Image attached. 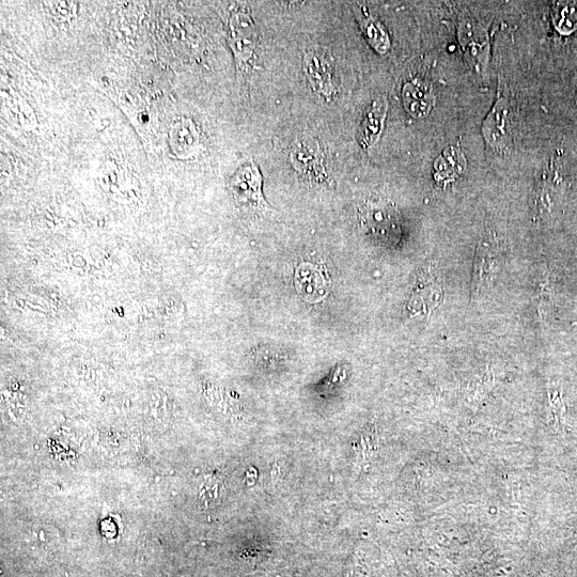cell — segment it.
<instances>
[{"label":"cell","instance_id":"2","mask_svg":"<svg viewBox=\"0 0 577 577\" xmlns=\"http://www.w3.org/2000/svg\"><path fill=\"white\" fill-rule=\"evenodd\" d=\"M458 36L469 64L478 71L485 67L490 51L486 29L475 21L465 20L460 23Z\"/></svg>","mask_w":577,"mask_h":577},{"label":"cell","instance_id":"12","mask_svg":"<svg viewBox=\"0 0 577 577\" xmlns=\"http://www.w3.org/2000/svg\"><path fill=\"white\" fill-rule=\"evenodd\" d=\"M497 260L488 244L480 245L475 262L473 290L477 293L485 288L495 275Z\"/></svg>","mask_w":577,"mask_h":577},{"label":"cell","instance_id":"14","mask_svg":"<svg viewBox=\"0 0 577 577\" xmlns=\"http://www.w3.org/2000/svg\"><path fill=\"white\" fill-rule=\"evenodd\" d=\"M197 143V134L191 122L181 121L171 130V145L178 154H187Z\"/></svg>","mask_w":577,"mask_h":577},{"label":"cell","instance_id":"10","mask_svg":"<svg viewBox=\"0 0 577 577\" xmlns=\"http://www.w3.org/2000/svg\"><path fill=\"white\" fill-rule=\"evenodd\" d=\"M463 152L458 147H449L440 155L433 165L434 180L441 184L455 181L466 168Z\"/></svg>","mask_w":577,"mask_h":577},{"label":"cell","instance_id":"9","mask_svg":"<svg viewBox=\"0 0 577 577\" xmlns=\"http://www.w3.org/2000/svg\"><path fill=\"white\" fill-rule=\"evenodd\" d=\"M402 102L405 111H407L411 117L423 119L432 111L436 99L430 85L415 80L404 85Z\"/></svg>","mask_w":577,"mask_h":577},{"label":"cell","instance_id":"5","mask_svg":"<svg viewBox=\"0 0 577 577\" xmlns=\"http://www.w3.org/2000/svg\"><path fill=\"white\" fill-rule=\"evenodd\" d=\"M257 33L254 21L248 14L238 12L229 22V43L240 62H247L254 55Z\"/></svg>","mask_w":577,"mask_h":577},{"label":"cell","instance_id":"7","mask_svg":"<svg viewBox=\"0 0 577 577\" xmlns=\"http://www.w3.org/2000/svg\"><path fill=\"white\" fill-rule=\"evenodd\" d=\"M304 70L311 87L320 96L331 100L336 95L335 72L331 62L323 55L307 53L304 58Z\"/></svg>","mask_w":577,"mask_h":577},{"label":"cell","instance_id":"8","mask_svg":"<svg viewBox=\"0 0 577 577\" xmlns=\"http://www.w3.org/2000/svg\"><path fill=\"white\" fill-rule=\"evenodd\" d=\"M388 102L384 96L374 100L358 129V143L366 151L370 150L379 142L384 129V122L387 115Z\"/></svg>","mask_w":577,"mask_h":577},{"label":"cell","instance_id":"3","mask_svg":"<svg viewBox=\"0 0 577 577\" xmlns=\"http://www.w3.org/2000/svg\"><path fill=\"white\" fill-rule=\"evenodd\" d=\"M510 129V106L507 100L502 98L496 102L483 122L482 134L491 148L504 151L511 144Z\"/></svg>","mask_w":577,"mask_h":577},{"label":"cell","instance_id":"6","mask_svg":"<svg viewBox=\"0 0 577 577\" xmlns=\"http://www.w3.org/2000/svg\"><path fill=\"white\" fill-rule=\"evenodd\" d=\"M291 163L295 170L314 182H322L326 177L323 164V154L313 139L304 138L295 144L291 155Z\"/></svg>","mask_w":577,"mask_h":577},{"label":"cell","instance_id":"13","mask_svg":"<svg viewBox=\"0 0 577 577\" xmlns=\"http://www.w3.org/2000/svg\"><path fill=\"white\" fill-rule=\"evenodd\" d=\"M553 23L559 34L569 36L577 30V3L556 2L552 10Z\"/></svg>","mask_w":577,"mask_h":577},{"label":"cell","instance_id":"11","mask_svg":"<svg viewBox=\"0 0 577 577\" xmlns=\"http://www.w3.org/2000/svg\"><path fill=\"white\" fill-rule=\"evenodd\" d=\"M356 18L360 21L364 36L369 44L379 54H386L391 48V40H389L386 28L376 18L368 12L365 7H358L356 10Z\"/></svg>","mask_w":577,"mask_h":577},{"label":"cell","instance_id":"1","mask_svg":"<svg viewBox=\"0 0 577 577\" xmlns=\"http://www.w3.org/2000/svg\"><path fill=\"white\" fill-rule=\"evenodd\" d=\"M366 235L384 245H395L401 238V221L397 209L383 200H368L358 211Z\"/></svg>","mask_w":577,"mask_h":577},{"label":"cell","instance_id":"4","mask_svg":"<svg viewBox=\"0 0 577 577\" xmlns=\"http://www.w3.org/2000/svg\"><path fill=\"white\" fill-rule=\"evenodd\" d=\"M231 190L238 202L263 209L267 207L262 192V176L255 164L240 168L231 181Z\"/></svg>","mask_w":577,"mask_h":577}]
</instances>
